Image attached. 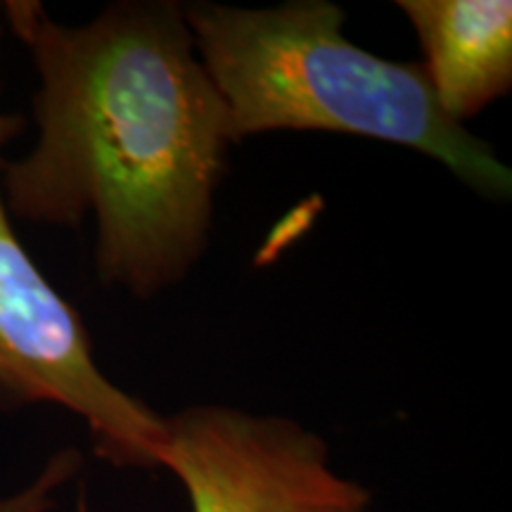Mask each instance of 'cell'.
<instances>
[{
    "label": "cell",
    "instance_id": "1",
    "mask_svg": "<svg viewBox=\"0 0 512 512\" xmlns=\"http://www.w3.org/2000/svg\"><path fill=\"white\" fill-rule=\"evenodd\" d=\"M38 74L29 155L0 164L10 216L95 226L100 280L150 299L181 283L209 242L235 143L183 5L126 0L62 24L34 0L0 5Z\"/></svg>",
    "mask_w": 512,
    "mask_h": 512
},
{
    "label": "cell",
    "instance_id": "5",
    "mask_svg": "<svg viewBox=\"0 0 512 512\" xmlns=\"http://www.w3.org/2000/svg\"><path fill=\"white\" fill-rule=\"evenodd\" d=\"M422 46L420 64L441 112L475 119L512 88L510 0H399Z\"/></svg>",
    "mask_w": 512,
    "mask_h": 512
},
{
    "label": "cell",
    "instance_id": "2",
    "mask_svg": "<svg viewBox=\"0 0 512 512\" xmlns=\"http://www.w3.org/2000/svg\"><path fill=\"white\" fill-rule=\"evenodd\" d=\"M197 57L226 102L235 143L271 131H328L437 159L486 200L512 174L491 145L441 112L420 64L384 60L344 36L328 0L275 8L183 5Z\"/></svg>",
    "mask_w": 512,
    "mask_h": 512
},
{
    "label": "cell",
    "instance_id": "4",
    "mask_svg": "<svg viewBox=\"0 0 512 512\" xmlns=\"http://www.w3.org/2000/svg\"><path fill=\"white\" fill-rule=\"evenodd\" d=\"M162 467L192 512H370L373 494L342 477L323 437L280 415L190 406L164 418Z\"/></svg>",
    "mask_w": 512,
    "mask_h": 512
},
{
    "label": "cell",
    "instance_id": "6",
    "mask_svg": "<svg viewBox=\"0 0 512 512\" xmlns=\"http://www.w3.org/2000/svg\"><path fill=\"white\" fill-rule=\"evenodd\" d=\"M81 467V456L74 448H64L48 460L34 482L17 494L0 498V512H48L55 501V494L76 475Z\"/></svg>",
    "mask_w": 512,
    "mask_h": 512
},
{
    "label": "cell",
    "instance_id": "3",
    "mask_svg": "<svg viewBox=\"0 0 512 512\" xmlns=\"http://www.w3.org/2000/svg\"><path fill=\"white\" fill-rule=\"evenodd\" d=\"M12 128L0 117V140ZM36 403L86 422L95 453L114 467H162L164 415L102 373L81 316L38 271L0 195V411Z\"/></svg>",
    "mask_w": 512,
    "mask_h": 512
}]
</instances>
